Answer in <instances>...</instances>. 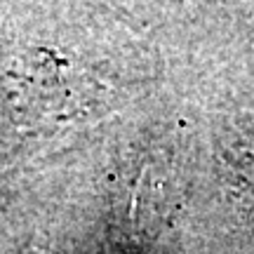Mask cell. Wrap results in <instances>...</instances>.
Instances as JSON below:
<instances>
[{
	"label": "cell",
	"instance_id": "1",
	"mask_svg": "<svg viewBox=\"0 0 254 254\" xmlns=\"http://www.w3.org/2000/svg\"><path fill=\"white\" fill-rule=\"evenodd\" d=\"M80 78L62 59L36 55L24 59L12 73V97L28 116H62L75 109Z\"/></svg>",
	"mask_w": 254,
	"mask_h": 254
}]
</instances>
